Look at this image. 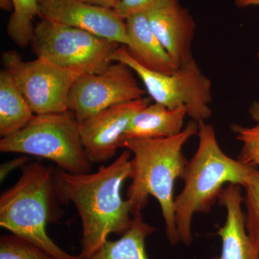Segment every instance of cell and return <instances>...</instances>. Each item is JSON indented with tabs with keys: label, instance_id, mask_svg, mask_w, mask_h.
<instances>
[{
	"label": "cell",
	"instance_id": "cell-1",
	"mask_svg": "<svg viewBox=\"0 0 259 259\" xmlns=\"http://www.w3.org/2000/svg\"><path fill=\"white\" fill-rule=\"evenodd\" d=\"M131 153L125 149L115 161L96 172L71 174L54 168L58 200L74 204L82 227L81 259H89L111 233L122 236L132 225L131 206L122 199V185L131 179Z\"/></svg>",
	"mask_w": 259,
	"mask_h": 259
},
{
	"label": "cell",
	"instance_id": "cell-2",
	"mask_svg": "<svg viewBox=\"0 0 259 259\" xmlns=\"http://www.w3.org/2000/svg\"><path fill=\"white\" fill-rule=\"evenodd\" d=\"M198 133V122L190 120L180 134L168 138L125 139L120 148L128 150L131 158V185L127 200L132 214L142 212L151 196L157 199L166 226L168 241L180 243L175 221L174 187L177 179H182L187 159L183 148Z\"/></svg>",
	"mask_w": 259,
	"mask_h": 259
},
{
	"label": "cell",
	"instance_id": "cell-3",
	"mask_svg": "<svg viewBox=\"0 0 259 259\" xmlns=\"http://www.w3.org/2000/svg\"><path fill=\"white\" fill-rule=\"evenodd\" d=\"M197 136L198 147L187 162L182 179L185 185L175 201L177 234L180 242L187 245L193 241L194 215L211 210L224 185L233 184L243 188L257 168L223 152L214 127L205 121L198 122Z\"/></svg>",
	"mask_w": 259,
	"mask_h": 259
},
{
	"label": "cell",
	"instance_id": "cell-4",
	"mask_svg": "<svg viewBox=\"0 0 259 259\" xmlns=\"http://www.w3.org/2000/svg\"><path fill=\"white\" fill-rule=\"evenodd\" d=\"M22 168L15 185L0 197V226L55 259H81L64 251L47 234L48 223L60 219L54 187V168L31 162Z\"/></svg>",
	"mask_w": 259,
	"mask_h": 259
},
{
	"label": "cell",
	"instance_id": "cell-5",
	"mask_svg": "<svg viewBox=\"0 0 259 259\" xmlns=\"http://www.w3.org/2000/svg\"><path fill=\"white\" fill-rule=\"evenodd\" d=\"M0 151L47 158L71 174L90 173L93 169L83 147L79 122L70 110L34 115L21 131L2 138Z\"/></svg>",
	"mask_w": 259,
	"mask_h": 259
},
{
	"label": "cell",
	"instance_id": "cell-6",
	"mask_svg": "<svg viewBox=\"0 0 259 259\" xmlns=\"http://www.w3.org/2000/svg\"><path fill=\"white\" fill-rule=\"evenodd\" d=\"M37 58L76 76L102 72L112 64L117 44L80 29L41 19L31 42Z\"/></svg>",
	"mask_w": 259,
	"mask_h": 259
},
{
	"label": "cell",
	"instance_id": "cell-7",
	"mask_svg": "<svg viewBox=\"0 0 259 259\" xmlns=\"http://www.w3.org/2000/svg\"><path fill=\"white\" fill-rule=\"evenodd\" d=\"M112 61L129 66L143 81L146 93L156 103L170 109L185 107L192 120L205 121L212 115V81L199 69L194 57L170 74L146 69L129 54L127 47L120 46Z\"/></svg>",
	"mask_w": 259,
	"mask_h": 259
},
{
	"label": "cell",
	"instance_id": "cell-8",
	"mask_svg": "<svg viewBox=\"0 0 259 259\" xmlns=\"http://www.w3.org/2000/svg\"><path fill=\"white\" fill-rule=\"evenodd\" d=\"M2 62L35 115L69 111L68 97L77 76L40 58L24 61L13 50L3 53Z\"/></svg>",
	"mask_w": 259,
	"mask_h": 259
},
{
	"label": "cell",
	"instance_id": "cell-9",
	"mask_svg": "<svg viewBox=\"0 0 259 259\" xmlns=\"http://www.w3.org/2000/svg\"><path fill=\"white\" fill-rule=\"evenodd\" d=\"M134 74L127 65L113 61L102 72L77 76L70 90L68 110L81 122L109 107L142 98L146 91Z\"/></svg>",
	"mask_w": 259,
	"mask_h": 259
},
{
	"label": "cell",
	"instance_id": "cell-10",
	"mask_svg": "<svg viewBox=\"0 0 259 259\" xmlns=\"http://www.w3.org/2000/svg\"><path fill=\"white\" fill-rule=\"evenodd\" d=\"M38 17L128 47L125 20L115 10L78 0H45Z\"/></svg>",
	"mask_w": 259,
	"mask_h": 259
},
{
	"label": "cell",
	"instance_id": "cell-11",
	"mask_svg": "<svg viewBox=\"0 0 259 259\" xmlns=\"http://www.w3.org/2000/svg\"><path fill=\"white\" fill-rule=\"evenodd\" d=\"M151 101V97H144L119 104L79 122L83 147L92 163H105L115 156L131 120Z\"/></svg>",
	"mask_w": 259,
	"mask_h": 259
},
{
	"label": "cell",
	"instance_id": "cell-12",
	"mask_svg": "<svg viewBox=\"0 0 259 259\" xmlns=\"http://www.w3.org/2000/svg\"><path fill=\"white\" fill-rule=\"evenodd\" d=\"M146 13L153 32L177 68L193 57L195 22L179 0H158Z\"/></svg>",
	"mask_w": 259,
	"mask_h": 259
},
{
	"label": "cell",
	"instance_id": "cell-13",
	"mask_svg": "<svg viewBox=\"0 0 259 259\" xmlns=\"http://www.w3.org/2000/svg\"><path fill=\"white\" fill-rule=\"evenodd\" d=\"M241 188V186L230 184L220 194L218 202L226 209V220L216 233L221 239V252L214 259H259V251L245 226Z\"/></svg>",
	"mask_w": 259,
	"mask_h": 259
},
{
	"label": "cell",
	"instance_id": "cell-14",
	"mask_svg": "<svg viewBox=\"0 0 259 259\" xmlns=\"http://www.w3.org/2000/svg\"><path fill=\"white\" fill-rule=\"evenodd\" d=\"M125 23L130 40L127 50L135 60L162 74H172L178 69L151 28L146 12L127 17Z\"/></svg>",
	"mask_w": 259,
	"mask_h": 259
},
{
	"label": "cell",
	"instance_id": "cell-15",
	"mask_svg": "<svg viewBox=\"0 0 259 259\" xmlns=\"http://www.w3.org/2000/svg\"><path fill=\"white\" fill-rule=\"evenodd\" d=\"M187 115L185 107L170 109L156 102L150 104L136 114L121 141L176 136L185 128L184 122Z\"/></svg>",
	"mask_w": 259,
	"mask_h": 259
},
{
	"label": "cell",
	"instance_id": "cell-16",
	"mask_svg": "<svg viewBox=\"0 0 259 259\" xmlns=\"http://www.w3.org/2000/svg\"><path fill=\"white\" fill-rule=\"evenodd\" d=\"M35 114L29 107L11 75L0 72V136L8 137L24 128Z\"/></svg>",
	"mask_w": 259,
	"mask_h": 259
},
{
	"label": "cell",
	"instance_id": "cell-17",
	"mask_svg": "<svg viewBox=\"0 0 259 259\" xmlns=\"http://www.w3.org/2000/svg\"><path fill=\"white\" fill-rule=\"evenodd\" d=\"M133 218L128 231L118 240H107L89 259H150L146 253V240L156 229L145 222L142 212Z\"/></svg>",
	"mask_w": 259,
	"mask_h": 259
},
{
	"label": "cell",
	"instance_id": "cell-18",
	"mask_svg": "<svg viewBox=\"0 0 259 259\" xmlns=\"http://www.w3.org/2000/svg\"><path fill=\"white\" fill-rule=\"evenodd\" d=\"M45 0H13V11L8 20V36L18 47L25 48L31 44L35 17Z\"/></svg>",
	"mask_w": 259,
	"mask_h": 259
},
{
	"label": "cell",
	"instance_id": "cell-19",
	"mask_svg": "<svg viewBox=\"0 0 259 259\" xmlns=\"http://www.w3.org/2000/svg\"><path fill=\"white\" fill-rule=\"evenodd\" d=\"M249 114L255 122L252 127H244L238 124L231 126L232 132L241 143V151L238 160L248 166H259V101L250 105Z\"/></svg>",
	"mask_w": 259,
	"mask_h": 259
},
{
	"label": "cell",
	"instance_id": "cell-20",
	"mask_svg": "<svg viewBox=\"0 0 259 259\" xmlns=\"http://www.w3.org/2000/svg\"><path fill=\"white\" fill-rule=\"evenodd\" d=\"M245 226L252 243L259 251V168H255L244 187Z\"/></svg>",
	"mask_w": 259,
	"mask_h": 259
},
{
	"label": "cell",
	"instance_id": "cell-21",
	"mask_svg": "<svg viewBox=\"0 0 259 259\" xmlns=\"http://www.w3.org/2000/svg\"><path fill=\"white\" fill-rule=\"evenodd\" d=\"M0 259H55L47 251L16 235L0 238Z\"/></svg>",
	"mask_w": 259,
	"mask_h": 259
},
{
	"label": "cell",
	"instance_id": "cell-22",
	"mask_svg": "<svg viewBox=\"0 0 259 259\" xmlns=\"http://www.w3.org/2000/svg\"><path fill=\"white\" fill-rule=\"evenodd\" d=\"M158 0H121L115 9L121 18L125 19L136 13H143Z\"/></svg>",
	"mask_w": 259,
	"mask_h": 259
},
{
	"label": "cell",
	"instance_id": "cell-23",
	"mask_svg": "<svg viewBox=\"0 0 259 259\" xmlns=\"http://www.w3.org/2000/svg\"><path fill=\"white\" fill-rule=\"evenodd\" d=\"M29 161V157L27 155L19 156V157L5 162L0 166V182H4L7 177L11 173L13 170L18 168H23Z\"/></svg>",
	"mask_w": 259,
	"mask_h": 259
},
{
	"label": "cell",
	"instance_id": "cell-24",
	"mask_svg": "<svg viewBox=\"0 0 259 259\" xmlns=\"http://www.w3.org/2000/svg\"><path fill=\"white\" fill-rule=\"evenodd\" d=\"M88 4L97 5V6L104 7L115 10L121 0H78Z\"/></svg>",
	"mask_w": 259,
	"mask_h": 259
},
{
	"label": "cell",
	"instance_id": "cell-25",
	"mask_svg": "<svg viewBox=\"0 0 259 259\" xmlns=\"http://www.w3.org/2000/svg\"><path fill=\"white\" fill-rule=\"evenodd\" d=\"M235 5L239 8L251 6H259V0H236Z\"/></svg>",
	"mask_w": 259,
	"mask_h": 259
},
{
	"label": "cell",
	"instance_id": "cell-26",
	"mask_svg": "<svg viewBox=\"0 0 259 259\" xmlns=\"http://www.w3.org/2000/svg\"><path fill=\"white\" fill-rule=\"evenodd\" d=\"M0 7L1 9L5 12L13 13V8H14L13 0H0Z\"/></svg>",
	"mask_w": 259,
	"mask_h": 259
},
{
	"label": "cell",
	"instance_id": "cell-27",
	"mask_svg": "<svg viewBox=\"0 0 259 259\" xmlns=\"http://www.w3.org/2000/svg\"><path fill=\"white\" fill-rule=\"evenodd\" d=\"M257 57H258V59L259 61V52L258 53V54H257Z\"/></svg>",
	"mask_w": 259,
	"mask_h": 259
}]
</instances>
